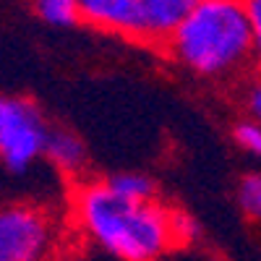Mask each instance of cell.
Returning <instances> with one entry per match:
<instances>
[{
  "label": "cell",
  "instance_id": "5bb4252c",
  "mask_svg": "<svg viewBox=\"0 0 261 261\" xmlns=\"http://www.w3.org/2000/svg\"><path fill=\"white\" fill-rule=\"evenodd\" d=\"M248 27H251V47H253V68L261 73V0H246Z\"/></svg>",
  "mask_w": 261,
  "mask_h": 261
},
{
  "label": "cell",
  "instance_id": "6da1fadb",
  "mask_svg": "<svg viewBox=\"0 0 261 261\" xmlns=\"http://www.w3.org/2000/svg\"><path fill=\"white\" fill-rule=\"evenodd\" d=\"M73 230L118 261H160L175 243L170 235V206L128 201L102 180H79L71 193Z\"/></svg>",
  "mask_w": 261,
  "mask_h": 261
},
{
  "label": "cell",
  "instance_id": "9a60e30c",
  "mask_svg": "<svg viewBox=\"0 0 261 261\" xmlns=\"http://www.w3.org/2000/svg\"><path fill=\"white\" fill-rule=\"evenodd\" d=\"M8 105H11V97L8 94H0V123H3V118L8 113Z\"/></svg>",
  "mask_w": 261,
  "mask_h": 261
},
{
  "label": "cell",
  "instance_id": "ba28073f",
  "mask_svg": "<svg viewBox=\"0 0 261 261\" xmlns=\"http://www.w3.org/2000/svg\"><path fill=\"white\" fill-rule=\"evenodd\" d=\"M107 188L128 201H157V180L139 170H123L105 178Z\"/></svg>",
  "mask_w": 261,
  "mask_h": 261
},
{
  "label": "cell",
  "instance_id": "8992f818",
  "mask_svg": "<svg viewBox=\"0 0 261 261\" xmlns=\"http://www.w3.org/2000/svg\"><path fill=\"white\" fill-rule=\"evenodd\" d=\"M81 21L92 29L136 39L139 34V3L136 0H76Z\"/></svg>",
  "mask_w": 261,
  "mask_h": 261
},
{
  "label": "cell",
  "instance_id": "3957f363",
  "mask_svg": "<svg viewBox=\"0 0 261 261\" xmlns=\"http://www.w3.org/2000/svg\"><path fill=\"white\" fill-rule=\"evenodd\" d=\"M65 238L63 220L45 204H0V261H50Z\"/></svg>",
  "mask_w": 261,
  "mask_h": 261
},
{
  "label": "cell",
  "instance_id": "9c48e42d",
  "mask_svg": "<svg viewBox=\"0 0 261 261\" xmlns=\"http://www.w3.org/2000/svg\"><path fill=\"white\" fill-rule=\"evenodd\" d=\"M32 8L39 21L55 29H71L81 24V13L76 0H32Z\"/></svg>",
  "mask_w": 261,
  "mask_h": 261
},
{
  "label": "cell",
  "instance_id": "4fadbf2b",
  "mask_svg": "<svg viewBox=\"0 0 261 261\" xmlns=\"http://www.w3.org/2000/svg\"><path fill=\"white\" fill-rule=\"evenodd\" d=\"M241 102H243V113H246V118L261 125V73L248 76V79L243 81Z\"/></svg>",
  "mask_w": 261,
  "mask_h": 261
},
{
  "label": "cell",
  "instance_id": "7a4b0ae2",
  "mask_svg": "<svg viewBox=\"0 0 261 261\" xmlns=\"http://www.w3.org/2000/svg\"><path fill=\"white\" fill-rule=\"evenodd\" d=\"M167 60L206 84H235L253 68L246 0H204L162 47Z\"/></svg>",
  "mask_w": 261,
  "mask_h": 261
},
{
  "label": "cell",
  "instance_id": "30bf717a",
  "mask_svg": "<svg viewBox=\"0 0 261 261\" xmlns=\"http://www.w3.org/2000/svg\"><path fill=\"white\" fill-rule=\"evenodd\" d=\"M235 201L248 222L261 227V172H246L235 186Z\"/></svg>",
  "mask_w": 261,
  "mask_h": 261
},
{
  "label": "cell",
  "instance_id": "52a82bcc",
  "mask_svg": "<svg viewBox=\"0 0 261 261\" xmlns=\"http://www.w3.org/2000/svg\"><path fill=\"white\" fill-rule=\"evenodd\" d=\"M45 160L60 175L81 178L84 170L89 167V149H86V141L73 128L50 125L47 141H45Z\"/></svg>",
  "mask_w": 261,
  "mask_h": 261
},
{
  "label": "cell",
  "instance_id": "7c38bea8",
  "mask_svg": "<svg viewBox=\"0 0 261 261\" xmlns=\"http://www.w3.org/2000/svg\"><path fill=\"white\" fill-rule=\"evenodd\" d=\"M232 141L241 151L261 160V125L258 123H253L248 118H241L232 125Z\"/></svg>",
  "mask_w": 261,
  "mask_h": 261
},
{
  "label": "cell",
  "instance_id": "8fae6325",
  "mask_svg": "<svg viewBox=\"0 0 261 261\" xmlns=\"http://www.w3.org/2000/svg\"><path fill=\"white\" fill-rule=\"evenodd\" d=\"M170 235L175 248H188L193 243H199L201 238V225L199 220L183 209H170Z\"/></svg>",
  "mask_w": 261,
  "mask_h": 261
},
{
  "label": "cell",
  "instance_id": "5b68a950",
  "mask_svg": "<svg viewBox=\"0 0 261 261\" xmlns=\"http://www.w3.org/2000/svg\"><path fill=\"white\" fill-rule=\"evenodd\" d=\"M139 3V34L136 42L149 47H165L183 21L204 0H136Z\"/></svg>",
  "mask_w": 261,
  "mask_h": 261
},
{
  "label": "cell",
  "instance_id": "277c9868",
  "mask_svg": "<svg viewBox=\"0 0 261 261\" xmlns=\"http://www.w3.org/2000/svg\"><path fill=\"white\" fill-rule=\"evenodd\" d=\"M47 130L50 125L34 102L11 97L8 113L0 123V165L11 172H27L45 157Z\"/></svg>",
  "mask_w": 261,
  "mask_h": 261
}]
</instances>
